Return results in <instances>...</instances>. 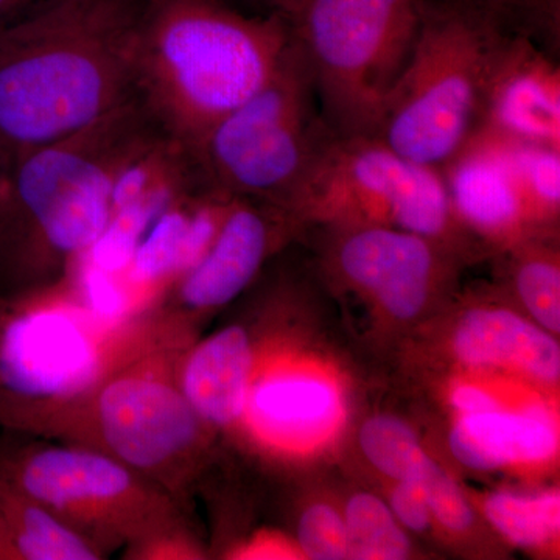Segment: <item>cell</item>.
I'll return each instance as SVG.
<instances>
[{"label": "cell", "instance_id": "8fae6325", "mask_svg": "<svg viewBox=\"0 0 560 560\" xmlns=\"http://www.w3.org/2000/svg\"><path fill=\"white\" fill-rule=\"evenodd\" d=\"M456 219L501 243L533 237L537 226L511 158V139L480 127L441 168Z\"/></svg>", "mask_w": 560, "mask_h": 560}, {"label": "cell", "instance_id": "f1b7e54d", "mask_svg": "<svg viewBox=\"0 0 560 560\" xmlns=\"http://www.w3.org/2000/svg\"><path fill=\"white\" fill-rule=\"evenodd\" d=\"M477 2L503 14L504 18H510L517 13H534L544 9L551 0H477Z\"/></svg>", "mask_w": 560, "mask_h": 560}, {"label": "cell", "instance_id": "8992f818", "mask_svg": "<svg viewBox=\"0 0 560 560\" xmlns=\"http://www.w3.org/2000/svg\"><path fill=\"white\" fill-rule=\"evenodd\" d=\"M285 210L300 221L396 228L455 250L466 232L441 168L408 160L382 139L331 131Z\"/></svg>", "mask_w": 560, "mask_h": 560}, {"label": "cell", "instance_id": "277c9868", "mask_svg": "<svg viewBox=\"0 0 560 560\" xmlns=\"http://www.w3.org/2000/svg\"><path fill=\"white\" fill-rule=\"evenodd\" d=\"M287 21L311 66L324 124L341 138H377L411 57L419 0H302Z\"/></svg>", "mask_w": 560, "mask_h": 560}, {"label": "cell", "instance_id": "e0dca14e", "mask_svg": "<svg viewBox=\"0 0 560 560\" xmlns=\"http://www.w3.org/2000/svg\"><path fill=\"white\" fill-rule=\"evenodd\" d=\"M452 455L471 470L544 463L558 453L559 433L544 407L503 408L459 416L448 438Z\"/></svg>", "mask_w": 560, "mask_h": 560}, {"label": "cell", "instance_id": "9a60e30c", "mask_svg": "<svg viewBox=\"0 0 560 560\" xmlns=\"http://www.w3.org/2000/svg\"><path fill=\"white\" fill-rule=\"evenodd\" d=\"M245 415L265 440L301 447L330 433L340 419L341 397L319 375L276 372L250 385Z\"/></svg>", "mask_w": 560, "mask_h": 560}, {"label": "cell", "instance_id": "d4e9b609", "mask_svg": "<svg viewBox=\"0 0 560 560\" xmlns=\"http://www.w3.org/2000/svg\"><path fill=\"white\" fill-rule=\"evenodd\" d=\"M186 226L178 219L162 221L150 241L139 249L136 256L135 275L142 282H154L167 275L173 268H180Z\"/></svg>", "mask_w": 560, "mask_h": 560}, {"label": "cell", "instance_id": "1f68e13d", "mask_svg": "<svg viewBox=\"0 0 560 560\" xmlns=\"http://www.w3.org/2000/svg\"><path fill=\"white\" fill-rule=\"evenodd\" d=\"M471 2H477V0H471Z\"/></svg>", "mask_w": 560, "mask_h": 560}, {"label": "cell", "instance_id": "9c48e42d", "mask_svg": "<svg viewBox=\"0 0 560 560\" xmlns=\"http://www.w3.org/2000/svg\"><path fill=\"white\" fill-rule=\"evenodd\" d=\"M94 416L106 453L153 477L180 469L198 447L202 420L178 382L151 370H130L97 386Z\"/></svg>", "mask_w": 560, "mask_h": 560}, {"label": "cell", "instance_id": "f546056e", "mask_svg": "<svg viewBox=\"0 0 560 560\" xmlns=\"http://www.w3.org/2000/svg\"><path fill=\"white\" fill-rule=\"evenodd\" d=\"M38 0H0V27L22 16Z\"/></svg>", "mask_w": 560, "mask_h": 560}, {"label": "cell", "instance_id": "44dd1931", "mask_svg": "<svg viewBox=\"0 0 560 560\" xmlns=\"http://www.w3.org/2000/svg\"><path fill=\"white\" fill-rule=\"evenodd\" d=\"M512 283L518 300L541 329L560 331V268L558 254L529 238L514 243Z\"/></svg>", "mask_w": 560, "mask_h": 560}, {"label": "cell", "instance_id": "4316f807", "mask_svg": "<svg viewBox=\"0 0 560 560\" xmlns=\"http://www.w3.org/2000/svg\"><path fill=\"white\" fill-rule=\"evenodd\" d=\"M388 506L397 522L412 533H425L433 521L425 495L415 481H397L390 490Z\"/></svg>", "mask_w": 560, "mask_h": 560}, {"label": "cell", "instance_id": "5b68a950", "mask_svg": "<svg viewBox=\"0 0 560 560\" xmlns=\"http://www.w3.org/2000/svg\"><path fill=\"white\" fill-rule=\"evenodd\" d=\"M329 132L291 35L270 80L210 131L191 161L215 194L285 209Z\"/></svg>", "mask_w": 560, "mask_h": 560}, {"label": "cell", "instance_id": "30bf717a", "mask_svg": "<svg viewBox=\"0 0 560 560\" xmlns=\"http://www.w3.org/2000/svg\"><path fill=\"white\" fill-rule=\"evenodd\" d=\"M330 228L327 270L393 318H416L447 283L455 249L444 243L396 228Z\"/></svg>", "mask_w": 560, "mask_h": 560}, {"label": "cell", "instance_id": "5bb4252c", "mask_svg": "<svg viewBox=\"0 0 560 560\" xmlns=\"http://www.w3.org/2000/svg\"><path fill=\"white\" fill-rule=\"evenodd\" d=\"M452 342L456 359L466 366L511 370L540 383L559 381V342L508 308H470L456 324Z\"/></svg>", "mask_w": 560, "mask_h": 560}, {"label": "cell", "instance_id": "7402d4cb", "mask_svg": "<svg viewBox=\"0 0 560 560\" xmlns=\"http://www.w3.org/2000/svg\"><path fill=\"white\" fill-rule=\"evenodd\" d=\"M359 442L366 459L390 480H418L430 459L415 431L389 416H375L366 420L361 427Z\"/></svg>", "mask_w": 560, "mask_h": 560}, {"label": "cell", "instance_id": "d6986e66", "mask_svg": "<svg viewBox=\"0 0 560 560\" xmlns=\"http://www.w3.org/2000/svg\"><path fill=\"white\" fill-rule=\"evenodd\" d=\"M486 518L501 536L518 548H540L559 536L560 495L558 490L522 493L493 492L485 504Z\"/></svg>", "mask_w": 560, "mask_h": 560}, {"label": "cell", "instance_id": "cb8c5ba5", "mask_svg": "<svg viewBox=\"0 0 560 560\" xmlns=\"http://www.w3.org/2000/svg\"><path fill=\"white\" fill-rule=\"evenodd\" d=\"M298 541L308 559H348L345 518L334 506L316 503L301 515Z\"/></svg>", "mask_w": 560, "mask_h": 560}, {"label": "cell", "instance_id": "ffe728a7", "mask_svg": "<svg viewBox=\"0 0 560 560\" xmlns=\"http://www.w3.org/2000/svg\"><path fill=\"white\" fill-rule=\"evenodd\" d=\"M348 559L401 560L410 555V539L388 504L361 492L350 497L345 511Z\"/></svg>", "mask_w": 560, "mask_h": 560}, {"label": "cell", "instance_id": "4fadbf2b", "mask_svg": "<svg viewBox=\"0 0 560 560\" xmlns=\"http://www.w3.org/2000/svg\"><path fill=\"white\" fill-rule=\"evenodd\" d=\"M481 127L560 150V69L523 32H512L490 80Z\"/></svg>", "mask_w": 560, "mask_h": 560}, {"label": "cell", "instance_id": "4dcf8cb0", "mask_svg": "<svg viewBox=\"0 0 560 560\" xmlns=\"http://www.w3.org/2000/svg\"><path fill=\"white\" fill-rule=\"evenodd\" d=\"M253 2L260 3V5L270 9L271 13L282 14L285 20H289L291 14L301 5L302 0H253Z\"/></svg>", "mask_w": 560, "mask_h": 560}, {"label": "cell", "instance_id": "3957f363", "mask_svg": "<svg viewBox=\"0 0 560 560\" xmlns=\"http://www.w3.org/2000/svg\"><path fill=\"white\" fill-rule=\"evenodd\" d=\"M506 18L471 0H419V28L377 138L401 156L442 168L481 127Z\"/></svg>", "mask_w": 560, "mask_h": 560}, {"label": "cell", "instance_id": "ba28073f", "mask_svg": "<svg viewBox=\"0 0 560 560\" xmlns=\"http://www.w3.org/2000/svg\"><path fill=\"white\" fill-rule=\"evenodd\" d=\"M0 478L84 530L114 539L153 534L167 522L164 497L140 482L138 471L109 453L47 447L0 467Z\"/></svg>", "mask_w": 560, "mask_h": 560}, {"label": "cell", "instance_id": "83f0119b", "mask_svg": "<svg viewBox=\"0 0 560 560\" xmlns=\"http://www.w3.org/2000/svg\"><path fill=\"white\" fill-rule=\"evenodd\" d=\"M452 407L459 416L480 415V412L500 410L501 404L489 390L471 383H460L452 389Z\"/></svg>", "mask_w": 560, "mask_h": 560}, {"label": "cell", "instance_id": "7c38bea8", "mask_svg": "<svg viewBox=\"0 0 560 560\" xmlns=\"http://www.w3.org/2000/svg\"><path fill=\"white\" fill-rule=\"evenodd\" d=\"M301 223L270 202L228 197L215 237L184 271L179 298L194 311L221 307L237 298L290 228Z\"/></svg>", "mask_w": 560, "mask_h": 560}, {"label": "cell", "instance_id": "7a4b0ae2", "mask_svg": "<svg viewBox=\"0 0 560 560\" xmlns=\"http://www.w3.org/2000/svg\"><path fill=\"white\" fill-rule=\"evenodd\" d=\"M290 38L279 13L249 18L221 0H142L136 97L191 161L210 131L270 80Z\"/></svg>", "mask_w": 560, "mask_h": 560}, {"label": "cell", "instance_id": "2e32d148", "mask_svg": "<svg viewBox=\"0 0 560 560\" xmlns=\"http://www.w3.org/2000/svg\"><path fill=\"white\" fill-rule=\"evenodd\" d=\"M253 370L248 334L230 326L190 350L176 382L202 422L230 427L245 416Z\"/></svg>", "mask_w": 560, "mask_h": 560}, {"label": "cell", "instance_id": "484cf974", "mask_svg": "<svg viewBox=\"0 0 560 560\" xmlns=\"http://www.w3.org/2000/svg\"><path fill=\"white\" fill-rule=\"evenodd\" d=\"M83 305H80L103 330L114 331L130 316V301L102 272H90L84 280Z\"/></svg>", "mask_w": 560, "mask_h": 560}, {"label": "cell", "instance_id": "ac0fdd59", "mask_svg": "<svg viewBox=\"0 0 560 560\" xmlns=\"http://www.w3.org/2000/svg\"><path fill=\"white\" fill-rule=\"evenodd\" d=\"M0 512L9 529L16 559L95 560L94 541L0 478Z\"/></svg>", "mask_w": 560, "mask_h": 560}, {"label": "cell", "instance_id": "6da1fadb", "mask_svg": "<svg viewBox=\"0 0 560 560\" xmlns=\"http://www.w3.org/2000/svg\"><path fill=\"white\" fill-rule=\"evenodd\" d=\"M142 0H38L0 27V153L24 154L136 97Z\"/></svg>", "mask_w": 560, "mask_h": 560}, {"label": "cell", "instance_id": "52a82bcc", "mask_svg": "<svg viewBox=\"0 0 560 560\" xmlns=\"http://www.w3.org/2000/svg\"><path fill=\"white\" fill-rule=\"evenodd\" d=\"M81 307L18 304L0 312V420L25 423L50 401L77 399L106 377V337Z\"/></svg>", "mask_w": 560, "mask_h": 560}, {"label": "cell", "instance_id": "603a6c76", "mask_svg": "<svg viewBox=\"0 0 560 560\" xmlns=\"http://www.w3.org/2000/svg\"><path fill=\"white\" fill-rule=\"evenodd\" d=\"M419 488L422 489L429 503L431 517L445 529L463 533L474 523V512L469 501L455 480L434 459H429L418 477Z\"/></svg>", "mask_w": 560, "mask_h": 560}]
</instances>
